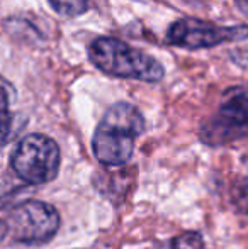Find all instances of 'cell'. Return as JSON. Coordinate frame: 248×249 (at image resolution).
<instances>
[{"label":"cell","mask_w":248,"mask_h":249,"mask_svg":"<svg viewBox=\"0 0 248 249\" xmlns=\"http://www.w3.org/2000/svg\"><path fill=\"white\" fill-rule=\"evenodd\" d=\"M143 131L145 119L141 112L128 102H117L97 125L92 141L94 154L106 166H121L133 156L134 142Z\"/></svg>","instance_id":"cell-1"},{"label":"cell","mask_w":248,"mask_h":249,"mask_svg":"<svg viewBox=\"0 0 248 249\" xmlns=\"http://www.w3.org/2000/svg\"><path fill=\"white\" fill-rule=\"evenodd\" d=\"M89 58L100 71L117 78L155 83L165 75L160 61L116 37H97L89 48Z\"/></svg>","instance_id":"cell-2"},{"label":"cell","mask_w":248,"mask_h":249,"mask_svg":"<svg viewBox=\"0 0 248 249\" xmlns=\"http://www.w3.org/2000/svg\"><path fill=\"white\" fill-rule=\"evenodd\" d=\"M10 166L26 183H50L57 178L60 170V148L48 136L29 134L20 139L14 149Z\"/></svg>","instance_id":"cell-3"},{"label":"cell","mask_w":248,"mask_h":249,"mask_svg":"<svg viewBox=\"0 0 248 249\" xmlns=\"http://www.w3.org/2000/svg\"><path fill=\"white\" fill-rule=\"evenodd\" d=\"M248 136V87H235L223 95L216 114L202 127V139L218 146Z\"/></svg>","instance_id":"cell-4"},{"label":"cell","mask_w":248,"mask_h":249,"mask_svg":"<svg viewBox=\"0 0 248 249\" xmlns=\"http://www.w3.org/2000/svg\"><path fill=\"white\" fill-rule=\"evenodd\" d=\"M7 226L12 237L19 243H46L60 227V213L50 203L29 200L10 212Z\"/></svg>","instance_id":"cell-5"},{"label":"cell","mask_w":248,"mask_h":249,"mask_svg":"<svg viewBox=\"0 0 248 249\" xmlns=\"http://www.w3.org/2000/svg\"><path fill=\"white\" fill-rule=\"evenodd\" d=\"M170 44L186 50L212 48L229 41H242L248 37L247 26H216L197 19H180L169 29Z\"/></svg>","instance_id":"cell-6"},{"label":"cell","mask_w":248,"mask_h":249,"mask_svg":"<svg viewBox=\"0 0 248 249\" xmlns=\"http://www.w3.org/2000/svg\"><path fill=\"white\" fill-rule=\"evenodd\" d=\"M60 16L76 17L89 9V0H48Z\"/></svg>","instance_id":"cell-7"},{"label":"cell","mask_w":248,"mask_h":249,"mask_svg":"<svg viewBox=\"0 0 248 249\" xmlns=\"http://www.w3.org/2000/svg\"><path fill=\"white\" fill-rule=\"evenodd\" d=\"M162 249H204V243L199 232H182L175 236L169 244H165Z\"/></svg>","instance_id":"cell-8"},{"label":"cell","mask_w":248,"mask_h":249,"mask_svg":"<svg viewBox=\"0 0 248 249\" xmlns=\"http://www.w3.org/2000/svg\"><path fill=\"white\" fill-rule=\"evenodd\" d=\"M233 203L243 213H248V178H242L233 185Z\"/></svg>","instance_id":"cell-9"},{"label":"cell","mask_w":248,"mask_h":249,"mask_svg":"<svg viewBox=\"0 0 248 249\" xmlns=\"http://www.w3.org/2000/svg\"><path fill=\"white\" fill-rule=\"evenodd\" d=\"M12 129H14V119L9 114H0V146H3L12 136Z\"/></svg>","instance_id":"cell-10"},{"label":"cell","mask_w":248,"mask_h":249,"mask_svg":"<svg viewBox=\"0 0 248 249\" xmlns=\"http://www.w3.org/2000/svg\"><path fill=\"white\" fill-rule=\"evenodd\" d=\"M7 234H9V226H7L5 220L0 219V244H2V241L7 237Z\"/></svg>","instance_id":"cell-11"},{"label":"cell","mask_w":248,"mask_h":249,"mask_svg":"<svg viewBox=\"0 0 248 249\" xmlns=\"http://www.w3.org/2000/svg\"><path fill=\"white\" fill-rule=\"evenodd\" d=\"M236 5H238V9L242 10L245 16H248V0H235Z\"/></svg>","instance_id":"cell-12"}]
</instances>
